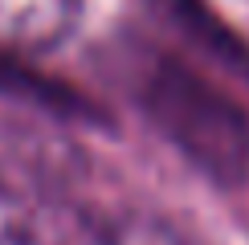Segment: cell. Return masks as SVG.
I'll use <instances>...</instances> for the list:
<instances>
[{"mask_svg": "<svg viewBox=\"0 0 249 245\" xmlns=\"http://www.w3.org/2000/svg\"><path fill=\"white\" fill-rule=\"evenodd\" d=\"M82 0H0V53H45L78 29Z\"/></svg>", "mask_w": 249, "mask_h": 245, "instance_id": "3", "label": "cell"}, {"mask_svg": "<svg viewBox=\"0 0 249 245\" xmlns=\"http://www.w3.org/2000/svg\"><path fill=\"white\" fill-rule=\"evenodd\" d=\"M0 245H107V229L0 180Z\"/></svg>", "mask_w": 249, "mask_h": 245, "instance_id": "2", "label": "cell"}, {"mask_svg": "<svg viewBox=\"0 0 249 245\" xmlns=\"http://www.w3.org/2000/svg\"><path fill=\"white\" fill-rule=\"evenodd\" d=\"M135 102L180 159L221 188L249 180V110L221 82L172 53H147L135 78Z\"/></svg>", "mask_w": 249, "mask_h": 245, "instance_id": "1", "label": "cell"}, {"mask_svg": "<svg viewBox=\"0 0 249 245\" xmlns=\"http://www.w3.org/2000/svg\"><path fill=\"white\" fill-rule=\"evenodd\" d=\"M163 17L192 41L196 49H204L213 61H221L233 74H249V45L245 37L225 20L209 0H155Z\"/></svg>", "mask_w": 249, "mask_h": 245, "instance_id": "4", "label": "cell"}]
</instances>
